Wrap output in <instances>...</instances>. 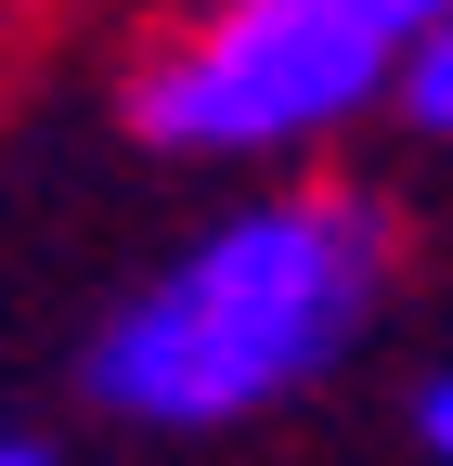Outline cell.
I'll use <instances>...</instances> for the list:
<instances>
[{
	"mask_svg": "<svg viewBox=\"0 0 453 466\" xmlns=\"http://www.w3.org/2000/svg\"><path fill=\"white\" fill-rule=\"evenodd\" d=\"M415 441H428V453H440V466H453V363H440V376H428V389H415Z\"/></svg>",
	"mask_w": 453,
	"mask_h": 466,
	"instance_id": "obj_5",
	"label": "cell"
},
{
	"mask_svg": "<svg viewBox=\"0 0 453 466\" xmlns=\"http://www.w3.org/2000/svg\"><path fill=\"white\" fill-rule=\"evenodd\" d=\"M363 26L388 39V66H402V52H415L428 26H453V0H363Z\"/></svg>",
	"mask_w": 453,
	"mask_h": 466,
	"instance_id": "obj_4",
	"label": "cell"
},
{
	"mask_svg": "<svg viewBox=\"0 0 453 466\" xmlns=\"http://www.w3.org/2000/svg\"><path fill=\"white\" fill-rule=\"evenodd\" d=\"M388 91V39L363 0H195L143 39L130 130L156 156H286L324 143Z\"/></svg>",
	"mask_w": 453,
	"mask_h": 466,
	"instance_id": "obj_2",
	"label": "cell"
},
{
	"mask_svg": "<svg viewBox=\"0 0 453 466\" xmlns=\"http://www.w3.org/2000/svg\"><path fill=\"white\" fill-rule=\"evenodd\" d=\"M388 104L415 116V143H440V156H453V26H428L402 66H388Z\"/></svg>",
	"mask_w": 453,
	"mask_h": 466,
	"instance_id": "obj_3",
	"label": "cell"
},
{
	"mask_svg": "<svg viewBox=\"0 0 453 466\" xmlns=\"http://www.w3.org/2000/svg\"><path fill=\"white\" fill-rule=\"evenodd\" d=\"M0 466H52V453H39V441H0Z\"/></svg>",
	"mask_w": 453,
	"mask_h": 466,
	"instance_id": "obj_6",
	"label": "cell"
},
{
	"mask_svg": "<svg viewBox=\"0 0 453 466\" xmlns=\"http://www.w3.org/2000/svg\"><path fill=\"white\" fill-rule=\"evenodd\" d=\"M388 299V208L350 182H286L234 220H207L143 299H117V324L91 337V401L130 428H247L286 389L337 376Z\"/></svg>",
	"mask_w": 453,
	"mask_h": 466,
	"instance_id": "obj_1",
	"label": "cell"
}]
</instances>
